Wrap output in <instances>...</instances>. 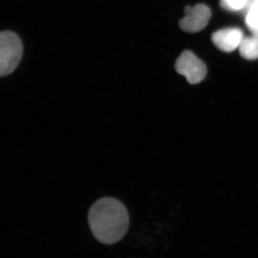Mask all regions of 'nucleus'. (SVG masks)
<instances>
[{"label":"nucleus","mask_w":258,"mask_h":258,"mask_svg":"<svg viewBox=\"0 0 258 258\" xmlns=\"http://www.w3.org/2000/svg\"><path fill=\"white\" fill-rule=\"evenodd\" d=\"M176 72L186 77L190 84H198L205 79L207 67L192 52L185 50L176 61Z\"/></svg>","instance_id":"obj_3"},{"label":"nucleus","mask_w":258,"mask_h":258,"mask_svg":"<svg viewBox=\"0 0 258 258\" xmlns=\"http://www.w3.org/2000/svg\"><path fill=\"white\" fill-rule=\"evenodd\" d=\"M88 224L98 242L105 244L117 243L128 231V211L124 205L116 199L101 198L90 209Z\"/></svg>","instance_id":"obj_1"},{"label":"nucleus","mask_w":258,"mask_h":258,"mask_svg":"<svg viewBox=\"0 0 258 258\" xmlns=\"http://www.w3.org/2000/svg\"><path fill=\"white\" fill-rule=\"evenodd\" d=\"M241 56L247 60L258 58V36L243 37L239 46Z\"/></svg>","instance_id":"obj_6"},{"label":"nucleus","mask_w":258,"mask_h":258,"mask_svg":"<svg viewBox=\"0 0 258 258\" xmlns=\"http://www.w3.org/2000/svg\"><path fill=\"white\" fill-rule=\"evenodd\" d=\"M243 37V33L240 29L230 28L214 32L212 40L217 48L223 52H230L240 46Z\"/></svg>","instance_id":"obj_5"},{"label":"nucleus","mask_w":258,"mask_h":258,"mask_svg":"<svg viewBox=\"0 0 258 258\" xmlns=\"http://www.w3.org/2000/svg\"><path fill=\"white\" fill-rule=\"evenodd\" d=\"M245 23L249 31L258 36V0L249 5L246 15Z\"/></svg>","instance_id":"obj_7"},{"label":"nucleus","mask_w":258,"mask_h":258,"mask_svg":"<svg viewBox=\"0 0 258 258\" xmlns=\"http://www.w3.org/2000/svg\"><path fill=\"white\" fill-rule=\"evenodd\" d=\"M23 52V43L17 34L0 32V77L8 76L16 69Z\"/></svg>","instance_id":"obj_2"},{"label":"nucleus","mask_w":258,"mask_h":258,"mask_svg":"<svg viewBox=\"0 0 258 258\" xmlns=\"http://www.w3.org/2000/svg\"><path fill=\"white\" fill-rule=\"evenodd\" d=\"M185 17L179 21V27L185 32L194 33L203 30L211 18V10L207 5L200 4L185 8Z\"/></svg>","instance_id":"obj_4"},{"label":"nucleus","mask_w":258,"mask_h":258,"mask_svg":"<svg viewBox=\"0 0 258 258\" xmlns=\"http://www.w3.org/2000/svg\"><path fill=\"white\" fill-rule=\"evenodd\" d=\"M247 0H220V5L229 11H239L247 5Z\"/></svg>","instance_id":"obj_8"}]
</instances>
